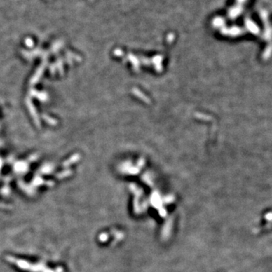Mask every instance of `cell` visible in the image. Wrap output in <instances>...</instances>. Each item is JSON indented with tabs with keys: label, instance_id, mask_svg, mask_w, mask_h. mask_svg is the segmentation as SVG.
<instances>
[{
	"label": "cell",
	"instance_id": "cell-1",
	"mask_svg": "<svg viewBox=\"0 0 272 272\" xmlns=\"http://www.w3.org/2000/svg\"><path fill=\"white\" fill-rule=\"evenodd\" d=\"M26 45L27 46H29V47L32 46L33 45V40H32V39H26Z\"/></svg>",
	"mask_w": 272,
	"mask_h": 272
}]
</instances>
